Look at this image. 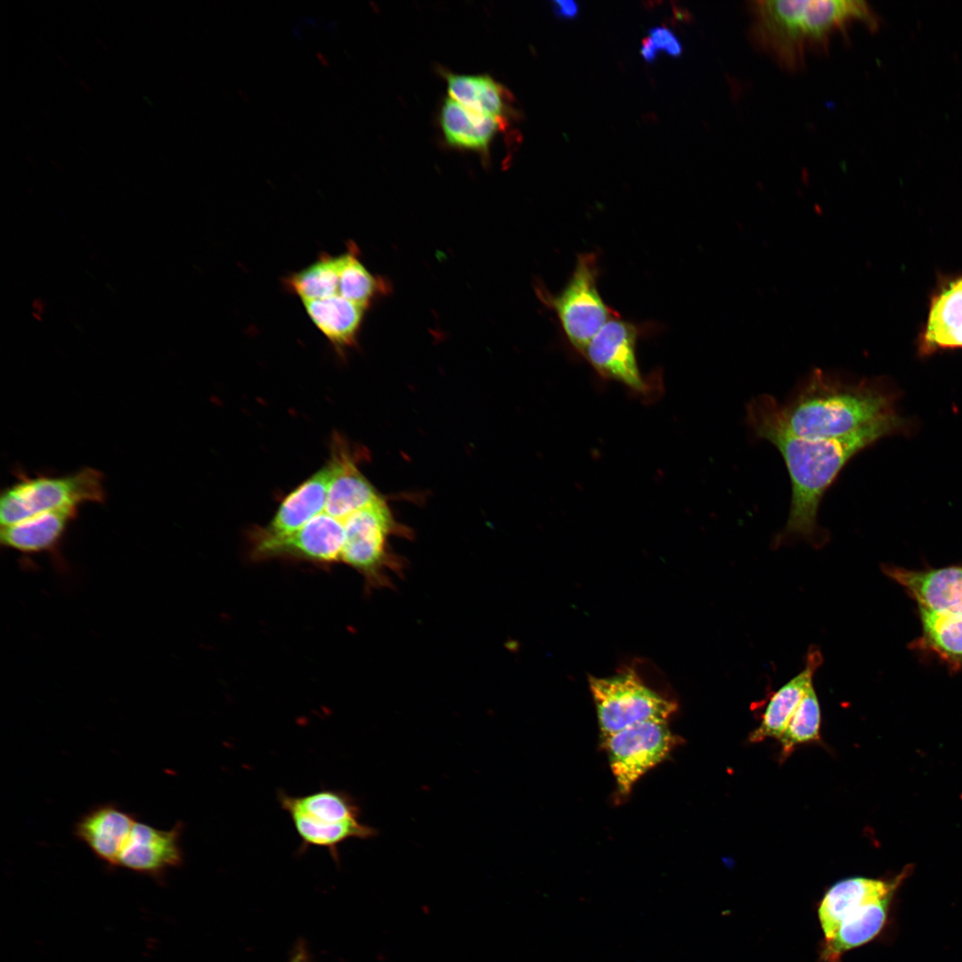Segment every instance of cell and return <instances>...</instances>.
I'll use <instances>...</instances> for the list:
<instances>
[{"label": "cell", "instance_id": "cell-1", "mask_svg": "<svg viewBox=\"0 0 962 962\" xmlns=\"http://www.w3.org/2000/svg\"><path fill=\"white\" fill-rule=\"evenodd\" d=\"M746 422L754 435L773 444L781 454L791 481L788 517L776 543L803 540L819 545L827 535L818 525L820 502L842 469L860 452L882 437L904 428L898 416L854 434L828 439H811L791 432L780 412V403L768 394L751 399Z\"/></svg>", "mask_w": 962, "mask_h": 962}, {"label": "cell", "instance_id": "cell-2", "mask_svg": "<svg viewBox=\"0 0 962 962\" xmlns=\"http://www.w3.org/2000/svg\"><path fill=\"white\" fill-rule=\"evenodd\" d=\"M894 403V394L883 379H857L814 369L780 403V412L795 435L828 439L899 416Z\"/></svg>", "mask_w": 962, "mask_h": 962}, {"label": "cell", "instance_id": "cell-3", "mask_svg": "<svg viewBox=\"0 0 962 962\" xmlns=\"http://www.w3.org/2000/svg\"><path fill=\"white\" fill-rule=\"evenodd\" d=\"M748 9L751 42L788 71L803 69L809 54L826 52L834 37L854 21L869 29L878 22L865 1L757 0Z\"/></svg>", "mask_w": 962, "mask_h": 962}, {"label": "cell", "instance_id": "cell-4", "mask_svg": "<svg viewBox=\"0 0 962 962\" xmlns=\"http://www.w3.org/2000/svg\"><path fill=\"white\" fill-rule=\"evenodd\" d=\"M278 802L299 836L301 852L311 847L324 848L338 863L341 844L377 835L375 828L361 822L358 804L345 791L321 789L305 795L279 791Z\"/></svg>", "mask_w": 962, "mask_h": 962}, {"label": "cell", "instance_id": "cell-5", "mask_svg": "<svg viewBox=\"0 0 962 962\" xmlns=\"http://www.w3.org/2000/svg\"><path fill=\"white\" fill-rule=\"evenodd\" d=\"M103 476L84 468L65 476H27L19 472L17 481L2 491L0 520L12 525L50 510L105 501Z\"/></svg>", "mask_w": 962, "mask_h": 962}, {"label": "cell", "instance_id": "cell-6", "mask_svg": "<svg viewBox=\"0 0 962 962\" xmlns=\"http://www.w3.org/2000/svg\"><path fill=\"white\" fill-rule=\"evenodd\" d=\"M599 275L598 255L583 252L578 254L572 274L558 294L542 287L537 290L542 302L555 312L567 342L581 355L598 331L619 314L602 298Z\"/></svg>", "mask_w": 962, "mask_h": 962}, {"label": "cell", "instance_id": "cell-7", "mask_svg": "<svg viewBox=\"0 0 962 962\" xmlns=\"http://www.w3.org/2000/svg\"><path fill=\"white\" fill-rule=\"evenodd\" d=\"M341 563L356 570L370 589L391 584L389 573L402 570V562L389 548L394 534L408 535L382 497L350 514L345 525Z\"/></svg>", "mask_w": 962, "mask_h": 962}, {"label": "cell", "instance_id": "cell-8", "mask_svg": "<svg viewBox=\"0 0 962 962\" xmlns=\"http://www.w3.org/2000/svg\"><path fill=\"white\" fill-rule=\"evenodd\" d=\"M601 738L632 725L667 722L677 705L643 684L632 673L609 678H590Z\"/></svg>", "mask_w": 962, "mask_h": 962}, {"label": "cell", "instance_id": "cell-9", "mask_svg": "<svg viewBox=\"0 0 962 962\" xmlns=\"http://www.w3.org/2000/svg\"><path fill=\"white\" fill-rule=\"evenodd\" d=\"M678 743L667 722L659 721L640 722L603 738L619 793L627 795L637 780L667 758Z\"/></svg>", "mask_w": 962, "mask_h": 962}, {"label": "cell", "instance_id": "cell-10", "mask_svg": "<svg viewBox=\"0 0 962 962\" xmlns=\"http://www.w3.org/2000/svg\"><path fill=\"white\" fill-rule=\"evenodd\" d=\"M648 329V325L624 320L618 314L598 331L583 355L601 377L642 392L647 384L638 365L636 346Z\"/></svg>", "mask_w": 962, "mask_h": 962}, {"label": "cell", "instance_id": "cell-11", "mask_svg": "<svg viewBox=\"0 0 962 962\" xmlns=\"http://www.w3.org/2000/svg\"><path fill=\"white\" fill-rule=\"evenodd\" d=\"M183 828L182 821L163 830L137 819L119 855L118 867L162 879L169 869L183 863L181 846Z\"/></svg>", "mask_w": 962, "mask_h": 962}, {"label": "cell", "instance_id": "cell-12", "mask_svg": "<svg viewBox=\"0 0 962 962\" xmlns=\"http://www.w3.org/2000/svg\"><path fill=\"white\" fill-rule=\"evenodd\" d=\"M917 345L920 356L962 348V273L938 278Z\"/></svg>", "mask_w": 962, "mask_h": 962}, {"label": "cell", "instance_id": "cell-13", "mask_svg": "<svg viewBox=\"0 0 962 962\" xmlns=\"http://www.w3.org/2000/svg\"><path fill=\"white\" fill-rule=\"evenodd\" d=\"M883 572L930 611L962 616V565L911 570L885 565Z\"/></svg>", "mask_w": 962, "mask_h": 962}, {"label": "cell", "instance_id": "cell-14", "mask_svg": "<svg viewBox=\"0 0 962 962\" xmlns=\"http://www.w3.org/2000/svg\"><path fill=\"white\" fill-rule=\"evenodd\" d=\"M136 821L135 814L124 811L114 802L100 803L77 819L73 835L101 861L110 868H117L119 855Z\"/></svg>", "mask_w": 962, "mask_h": 962}, {"label": "cell", "instance_id": "cell-15", "mask_svg": "<svg viewBox=\"0 0 962 962\" xmlns=\"http://www.w3.org/2000/svg\"><path fill=\"white\" fill-rule=\"evenodd\" d=\"M906 876L903 871L892 880L855 876L833 885L818 909L825 941L832 938L841 923L852 913L867 904L893 897Z\"/></svg>", "mask_w": 962, "mask_h": 962}, {"label": "cell", "instance_id": "cell-16", "mask_svg": "<svg viewBox=\"0 0 962 962\" xmlns=\"http://www.w3.org/2000/svg\"><path fill=\"white\" fill-rule=\"evenodd\" d=\"M449 98L468 110L499 122L504 128L514 113L512 95L486 75H465L445 72Z\"/></svg>", "mask_w": 962, "mask_h": 962}, {"label": "cell", "instance_id": "cell-17", "mask_svg": "<svg viewBox=\"0 0 962 962\" xmlns=\"http://www.w3.org/2000/svg\"><path fill=\"white\" fill-rule=\"evenodd\" d=\"M331 472V466L328 462L282 501L265 527L255 530L264 535L280 536L299 529L322 510Z\"/></svg>", "mask_w": 962, "mask_h": 962}, {"label": "cell", "instance_id": "cell-18", "mask_svg": "<svg viewBox=\"0 0 962 962\" xmlns=\"http://www.w3.org/2000/svg\"><path fill=\"white\" fill-rule=\"evenodd\" d=\"M822 662L818 648H810L802 672L780 687L770 698L760 724L749 735L750 742L779 738L802 698L811 687L813 675Z\"/></svg>", "mask_w": 962, "mask_h": 962}, {"label": "cell", "instance_id": "cell-19", "mask_svg": "<svg viewBox=\"0 0 962 962\" xmlns=\"http://www.w3.org/2000/svg\"><path fill=\"white\" fill-rule=\"evenodd\" d=\"M77 516V507H65L12 525L2 526L1 543L25 553L51 550L61 542L68 526Z\"/></svg>", "mask_w": 962, "mask_h": 962}, {"label": "cell", "instance_id": "cell-20", "mask_svg": "<svg viewBox=\"0 0 962 962\" xmlns=\"http://www.w3.org/2000/svg\"><path fill=\"white\" fill-rule=\"evenodd\" d=\"M303 305L313 323L337 350L355 345L365 307L338 294Z\"/></svg>", "mask_w": 962, "mask_h": 962}, {"label": "cell", "instance_id": "cell-21", "mask_svg": "<svg viewBox=\"0 0 962 962\" xmlns=\"http://www.w3.org/2000/svg\"><path fill=\"white\" fill-rule=\"evenodd\" d=\"M893 897L867 904L849 915L829 940L824 941V962H840L842 956L873 940L883 929Z\"/></svg>", "mask_w": 962, "mask_h": 962}, {"label": "cell", "instance_id": "cell-22", "mask_svg": "<svg viewBox=\"0 0 962 962\" xmlns=\"http://www.w3.org/2000/svg\"><path fill=\"white\" fill-rule=\"evenodd\" d=\"M440 123L446 142L455 147L485 152L502 126L496 120L475 114L451 98L444 100Z\"/></svg>", "mask_w": 962, "mask_h": 962}, {"label": "cell", "instance_id": "cell-23", "mask_svg": "<svg viewBox=\"0 0 962 962\" xmlns=\"http://www.w3.org/2000/svg\"><path fill=\"white\" fill-rule=\"evenodd\" d=\"M922 634L918 647L953 670L962 669V616L918 607Z\"/></svg>", "mask_w": 962, "mask_h": 962}, {"label": "cell", "instance_id": "cell-24", "mask_svg": "<svg viewBox=\"0 0 962 962\" xmlns=\"http://www.w3.org/2000/svg\"><path fill=\"white\" fill-rule=\"evenodd\" d=\"M338 278V256L322 253L314 263L287 276L283 283L289 292L305 302L337 295Z\"/></svg>", "mask_w": 962, "mask_h": 962}, {"label": "cell", "instance_id": "cell-25", "mask_svg": "<svg viewBox=\"0 0 962 962\" xmlns=\"http://www.w3.org/2000/svg\"><path fill=\"white\" fill-rule=\"evenodd\" d=\"M355 252L356 249L350 246L346 253L338 256V294L366 308L382 291L383 284L366 269Z\"/></svg>", "mask_w": 962, "mask_h": 962}, {"label": "cell", "instance_id": "cell-26", "mask_svg": "<svg viewBox=\"0 0 962 962\" xmlns=\"http://www.w3.org/2000/svg\"><path fill=\"white\" fill-rule=\"evenodd\" d=\"M821 713L813 685L807 690L779 738L785 760L798 745L819 739Z\"/></svg>", "mask_w": 962, "mask_h": 962}, {"label": "cell", "instance_id": "cell-27", "mask_svg": "<svg viewBox=\"0 0 962 962\" xmlns=\"http://www.w3.org/2000/svg\"><path fill=\"white\" fill-rule=\"evenodd\" d=\"M648 34L657 51H664L672 57H679L681 54V44L669 29L654 27L648 29Z\"/></svg>", "mask_w": 962, "mask_h": 962}, {"label": "cell", "instance_id": "cell-28", "mask_svg": "<svg viewBox=\"0 0 962 962\" xmlns=\"http://www.w3.org/2000/svg\"><path fill=\"white\" fill-rule=\"evenodd\" d=\"M552 9L557 17L565 20L575 19L579 10L577 3L572 0L553 1Z\"/></svg>", "mask_w": 962, "mask_h": 962}, {"label": "cell", "instance_id": "cell-29", "mask_svg": "<svg viewBox=\"0 0 962 962\" xmlns=\"http://www.w3.org/2000/svg\"><path fill=\"white\" fill-rule=\"evenodd\" d=\"M289 962H313L306 942L304 940L300 939L296 942Z\"/></svg>", "mask_w": 962, "mask_h": 962}, {"label": "cell", "instance_id": "cell-30", "mask_svg": "<svg viewBox=\"0 0 962 962\" xmlns=\"http://www.w3.org/2000/svg\"><path fill=\"white\" fill-rule=\"evenodd\" d=\"M657 49L649 37H646L642 39L640 53L647 62H655L657 57Z\"/></svg>", "mask_w": 962, "mask_h": 962}, {"label": "cell", "instance_id": "cell-31", "mask_svg": "<svg viewBox=\"0 0 962 962\" xmlns=\"http://www.w3.org/2000/svg\"><path fill=\"white\" fill-rule=\"evenodd\" d=\"M673 12H674V15L676 16V18L678 20H685V21L690 20V18H691L690 13L684 8L674 6L673 7Z\"/></svg>", "mask_w": 962, "mask_h": 962}, {"label": "cell", "instance_id": "cell-32", "mask_svg": "<svg viewBox=\"0 0 962 962\" xmlns=\"http://www.w3.org/2000/svg\"><path fill=\"white\" fill-rule=\"evenodd\" d=\"M317 57L321 61V62L322 63L323 66H325V67L329 66V61L327 60V58L322 53H317Z\"/></svg>", "mask_w": 962, "mask_h": 962}]
</instances>
